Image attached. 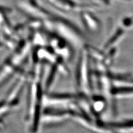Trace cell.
Returning a JSON list of instances; mask_svg holds the SVG:
<instances>
[{
	"mask_svg": "<svg viewBox=\"0 0 133 133\" xmlns=\"http://www.w3.org/2000/svg\"><path fill=\"white\" fill-rule=\"evenodd\" d=\"M94 1L97 3V5L101 6H102V4L103 5L108 6L109 5V4L110 3V0H94Z\"/></svg>",
	"mask_w": 133,
	"mask_h": 133,
	"instance_id": "52a82bcc",
	"label": "cell"
},
{
	"mask_svg": "<svg viewBox=\"0 0 133 133\" xmlns=\"http://www.w3.org/2000/svg\"><path fill=\"white\" fill-rule=\"evenodd\" d=\"M28 2L33 4V5H37V4H38V2H37V0H28Z\"/></svg>",
	"mask_w": 133,
	"mask_h": 133,
	"instance_id": "ba28073f",
	"label": "cell"
},
{
	"mask_svg": "<svg viewBox=\"0 0 133 133\" xmlns=\"http://www.w3.org/2000/svg\"><path fill=\"white\" fill-rule=\"evenodd\" d=\"M51 5L57 10L63 12H94L102 10V7L98 5L82 4L74 0H48Z\"/></svg>",
	"mask_w": 133,
	"mask_h": 133,
	"instance_id": "3957f363",
	"label": "cell"
},
{
	"mask_svg": "<svg viewBox=\"0 0 133 133\" xmlns=\"http://www.w3.org/2000/svg\"><path fill=\"white\" fill-rule=\"evenodd\" d=\"M81 14L82 22L84 27L89 32L97 33L101 28V23L91 12H82Z\"/></svg>",
	"mask_w": 133,
	"mask_h": 133,
	"instance_id": "277c9868",
	"label": "cell"
},
{
	"mask_svg": "<svg viewBox=\"0 0 133 133\" xmlns=\"http://www.w3.org/2000/svg\"><path fill=\"white\" fill-rule=\"evenodd\" d=\"M124 33V31L121 28H119L117 30L116 32L114 33L111 38H110L107 42L105 43L104 45L103 49L104 50L108 49L110 47H112L114 45V44L116 42L117 40L121 37Z\"/></svg>",
	"mask_w": 133,
	"mask_h": 133,
	"instance_id": "8992f818",
	"label": "cell"
},
{
	"mask_svg": "<svg viewBox=\"0 0 133 133\" xmlns=\"http://www.w3.org/2000/svg\"><path fill=\"white\" fill-rule=\"evenodd\" d=\"M45 36L51 47L58 56L65 61L73 59V52L72 45L65 38L55 32L46 31Z\"/></svg>",
	"mask_w": 133,
	"mask_h": 133,
	"instance_id": "7a4b0ae2",
	"label": "cell"
},
{
	"mask_svg": "<svg viewBox=\"0 0 133 133\" xmlns=\"http://www.w3.org/2000/svg\"><path fill=\"white\" fill-rule=\"evenodd\" d=\"M128 1H129V0H128Z\"/></svg>",
	"mask_w": 133,
	"mask_h": 133,
	"instance_id": "9c48e42d",
	"label": "cell"
},
{
	"mask_svg": "<svg viewBox=\"0 0 133 133\" xmlns=\"http://www.w3.org/2000/svg\"><path fill=\"white\" fill-rule=\"evenodd\" d=\"M111 94L114 96L119 95H127L133 93V87H114L111 88Z\"/></svg>",
	"mask_w": 133,
	"mask_h": 133,
	"instance_id": "5b68a950",
	"label": "cell"
},
{
	"mask_svg": "<svg viewBox=\"0 0 133 133\" xmlns=\"http://www.w3.org/2000/svg\"><path fill=\"white\" fill-rule=\"evenodd\" d=\"M90 57L84 47L81 50L76 71L77 85L81 93L89 97L93 90V82L90 65Z\"/></svg>",
	"mask_w": 133,
	"mask_h": 133,
	"instance_id": "6da1fadb",
	"label": "cell"
}]
</instances>
